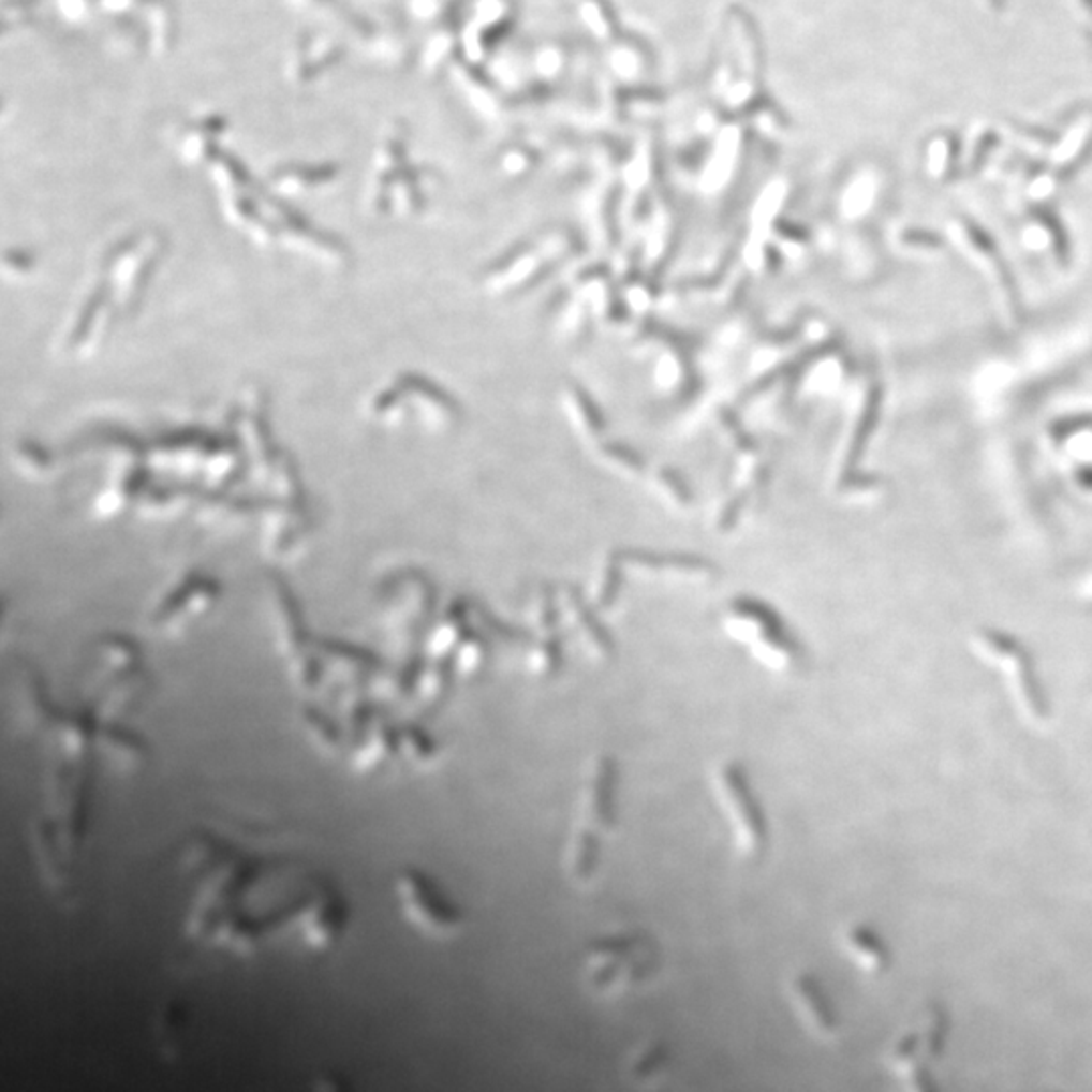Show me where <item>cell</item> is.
I'll use <instances>...</instances> for the list:
<instances>
[{
	"label": "cell",
	"instance_id": "8992f818",
	"mask_svg": "<svg viewBox=\"0 0 1092 1092\" xmlns=\"http://www.w3.org/2000/svg\"><path fill=\"white\" fill-rule=\"evenodd\" d=\"M793 1002L801 1012V1018L813 1034L820 1038H833L838 1032V1020L831 1009L828 995L822 986L808 975H801L793 984Z\"/></svg>",
	"mask_w": 1092,
	"mask_h": 1092
},
{
	"label": "cell",
	"instance_id": "52a82bcc",
	"mask_svg": "<svg viewBox=\"0 0 1092 1092\" xmlns=\"http://www.w3.org/2000/svg\"><path fill=\"white\" fill-rule=\"evenodd\" d=\"M844 949L850 953L852 961H856V965L872 975L886 973L892 961L881 934H876L870 927L847 929L844 933Z\"/></svg>",
	"mask_w": 1092,
	"mask_h": 1092
},
{
	"label": "cell",
	"instance_id": "5b68a950",
	"mask_svg": "<svg viewBox=\"0 0 1092 1092\" xmlns=\"http://www.w3.org/2000/svg\"><path fill=\"white\" fill-rule=\"evenodd\" d=\"M652 961V947L641 936L605 939L589 953L587 977L595 991H625L650 971Z\"/></svg>",
	"mask_w": 1092,
	"mask_h": 1092
},
{
	"label": "cell",
	"instance_id": "7a4b0ae2",
	"mask_svg": "<svg viewBox=\"0 0 1092 1092\" xmlns=\"http://www.w3.org/2000/svg\"><path fill=\"white\" fill-rule=\"evenodd\" d=\"M949 1016L931 1004L911 1030L895 1042L888 1064L900 1078L902 1092H945L941 1082V1058L949 1038Z\"/></svg>",
	"mask_w": 1092,
	"mask_h": 1092
},
{
	"label": "cell",
	"instance_id": "277c9868",
	"mask_svg": "<svg viewBox=\"0 0 1092 1092\" xmlns=\"http://www.w3.org/2000/svg\"><path fill=\"white\" fill-rule=\"evenodd\" d=\"M714 790L719 793V799L723 801L724 811L728 815L735 847L740 858L755 862L767 850L769 833L757 797L751 790L744 771L739 765L719 767L714 776Z\"/></svg>",
	"mask_w": 1092,
	"mask_h": 1092
},
{
	"label": "cell",
	"instance_id": "3957f363",
	"mask_svg": "<svg viewBox=\"0 0 1092 1092\" xmlns=\"http://www.w3.org/2000/svg\"><path fill=\"white\" fill-rule=\"evenodd\" d=\"M617 822V767L611 758H597L587 771L582 790L581 824L571 846V872L575 882H587L597 870L601 833Z\"/></svg>",
	"mask_w": 1092,
	"mask_h": 1092
},
{
	"label": "cell",
	"instance_id": "6da1fadb",
	"mask_svg": "<svg viewBox=\"0 0 1092 1092\" xmlns=\"http://www.w3.org/2000/svg\"><path fill=\"white\" fill-rule=\"evenodd\" d=\"M724 628L776 674L792 676L803 669L806 655L799 639L771 607L757 600L733 601L724 611Z\"/></svg>",
	"mask_w": 1092,
	"mask_h": 1092
},
{
	"label": "cell",
	"instance_id": "ba28073f",
	"mask_svg": "<svg viewBox=\"0 0 1092 1092\" xmlns=\"http://www.w3.org/2000/svg\"><path fill=\"white\" fill-rule=\"evenodd\" d=\"M6 27H9V25H6V23H2V20H0V33H2V31H6Z\"/></svg>",
	"mask_w": 1092,
	"mask_h": 1092
}]
</instances>
